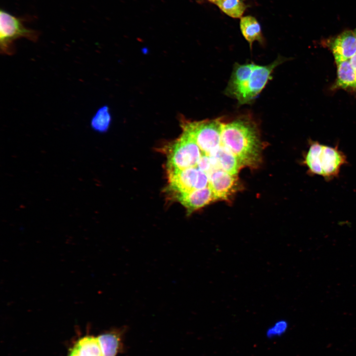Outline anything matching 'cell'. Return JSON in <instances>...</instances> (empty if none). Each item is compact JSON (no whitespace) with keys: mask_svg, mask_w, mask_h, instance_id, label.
<instances>
[{"mask_svg":"<svg viewBox=\"0 0 356 356\" xmlns=\"http://www.w3.org/2000/svg\"><path fill=\"white\" fill-rule=\"evenodd\" d=\"M222 145L236 156L242 166H254L260 160L259 134L255 124L249 119L239 118L223 123Z\"/></svg>","mask_w":356,"mask_h":356,"instance_id":"obj_1","label":"cell"},{"mask_svg":"<svg viewBox=\"0 0 356 356\" xmlns=\"http://www.w3.org/2000/svg\"><path fill=\"white\" fill-rule=\"evenodd\" d=\"M310 142L304 160L309 174L321 176L326 181L336 178L341 167L348 163L346 155L338 146L331 147L313 140Z\"/></svg>","mask_w":356,"mask_h":356,"instance_id":"obj_2","label":"cell"},{"mask_svg":"<svg viewBox=\"0 0 356 356\" xmlns=\"http://www.w3.org/2000/svg\"><path fill=\"white\" fill-rule=\"evenodd\" d=\"M27 19L15 16L5 10L0 11V46L1 53L11 55L15 52L14 42L26 38L33 42L38 40L39 32L25 27Z\"/></svg>","mask_w":356,"mask_h":356,"instance_id":"obj_3","label":"cell"},{"mask_svg":"<svg viewBox=\"0 0 356 356\" xmlns=\"http://www.w3.org/2000/svg\"><path fill=\"white\" fill-rule=\"evenodd\" d=\"M223 123L221 119L182 122L183 131L194 140L204 154L209 155L222 145Z\"/></svg>","mask_w":356,"mask_h":356,"instance_id":"obj_4","label":"cell"},{"mask_svg":"<svg viewBox=\"0 0 356 356\" xmlns=\"http://www.w3.org/2000/svg\"><path fill=\"white\" fill-rule=\"evenodd\" d=\"M167 170H181L195 167L203 154L200 148L186 132L169 146Z\"/></svg>","mask_w":356,"mask_h":356,"instance_id":"obj_5","label":"cell"},{"mask_svg":"<svg viewBox=\"0 0 356 356\" xmlns=\"http://www.w3.org/2000/svg\"><path fill=\"white\" fill-rule=\"evenodd\" d=\"M167 171L170 188L176 196L209 186L207 174L197 167Z\"/></svg>","mask_w":356,"mask_h":356,"instance_id":"obj_6","label":"cell"},{"mask_svg":"<svg viewBox=\"0 0 356 356\" xmlns=\"http://www.w3.org/2000/svg\"><path fill=\"white\" fill-rule=\"evenodd\" d=\"M285 58L278 56L271 63L267 65H255L251 75L236 98L241 104H246L256 98L264 88L275 68L284 61Z\"/></svg>","mask_w":356,"mask_h":356,"instance_id":"obj_7","label":"cell"},{"mask_svg":"<svg viewBox=\"0 0 356 356\" xmlns=\"http://www.w3.org/2000/svg\"><path fill=\"white\" fill-rule=\"evenodd\" d=\"M209 186L216 199H227L236 190V175L220 169L214 170L208 176Z\"/></svg>","mask_w":356,"mask_h":356,"instance_id":"obj_8","label":"cell"},{"mask_svg":"<svg viewBox=\"0 0 356 356\" xmlns=\"http://www.w3.org/2000/svg\"><path fill=\"white\" fill-rule=\"evenodd\" d=\"M329 47L336 62L350 60L356 54V35L354 32L345 31L330 40Z\"/></svg>","mask_w":356,"mask_h":356,"instance_id":"obj_9","label":"cell"},{"mask_svg":"<svg viewBox=\"0 0 356 356\" xmlns=\"http://www.w3.org/2000/svg\"><path fill=\"white\" fill-rule=\"evenodd\" d=\"M176 198L186 209L188 215L217 200L209 186L179 194Z\"/></svg>","mask_w":356,"mask_h":356,"instance_id":"obj_10","label":"cell"},{"mask_svg":"<svg viewBox=\"0 0 356 356\" xmlns=\"http://www.w3.org/2000/svg\"><path fill=\"white\" fill-rule=\"evenodd\" d=\"M255 64L236 63L225 89V93L236 98L249 79Z\"/></svg>","mask_w":356,"mask_h":356,"instance_id":"obj_11","label":"cell"},{"mask_svg":"<svg viewBox=\"0 0 356 356\" xmlns=\"http://www.w3.org/2000/svg\"><path fill=\"white\" fill-rule=\"evenodd\" d=\"M209 155L213 159L217 169L233 175L237 174L242 166L236 156L222 145Z\"/></svg>","mask_w":356,"mask_h":356,"instance_id":"obj_12","label":"cell"},{"mask_svg":"<svg viewBox=\"0 0 356 356\" xmlns=\"http://www.w3.org/2000/svg\"><path fill=\"white\" fill-rule=\"evenodd\" d=\"M337 79L333 88L334 89H356V72L350 60L336 62Z\"/></svg>","mask_w":356,"mask_h":356,"instance_id":"obj_13","label":"cell"},{"mask_svg":"<svg viewBox=\"0 0 356 356\" xmlns=\"http://www.w3.org/2000/svg\"><path fill=\"white\" fill-rule=\"evenodd\" d=\"M239 27L241 34L252 48L254 42L261 44L265 43L261 25L257 18L252 15L242 16L240 18Z\"/></svg>","mask_w":356,"mask_h":356,"instance_id":"obj_14","label":"cell"},{"mask_svg":"<svg viewBox=\"0 0 356 356\" xmlns=\"http://www.w3.org/2000/svg\"><path fill=\"white\" fill-rule=\"evenodd\" d=\"M67 356H103L97 337L87 336L78 340Z\"/></svg>","mask_w":356,"mask_h":356,"instance_id":"obj_15","label":"cell"},{"mask_svg":"<svg viewBox=\"0 0 356 356\" xmlns=\"http://www.w3.org/2000/svg\"><path fill=\"white\" fill-rule=\"evenodd\" d=\"M121 333L115 329L97 337L103 356H116L121 348Z\"/></svg>","mask_w":356,"mask_h":356,"instance_id":"obj_16","label":"cell"},{"mask_svg":"<svg viewBox=\"0 0 356 356\" xmlns=\"http://www.w3.org/2000/svg\"><path fill=\"white\" fill-rule=\"evenodd\" d=\"M215 5L222 12L233 18H241L249 6L243 0H219Z\"/></svg>","mask_w":356,"mask_h":356,"instance_id":"obj_17","label":"cell"},{"mask_svg":"<svg viewBox=\"0 0 356 356\" xmlns=\"http://www.w3.org/2000/svg\"><path fill=\"white\" fill-rule=\"evenodd\" d=\"M111 122V116L107 105L99 108L90 120V127L95 132L103 133L109 129Z\"/></svg>","mask_w":356,"mask_h":356,"instance_id":"obj_18","label":"cell"},{"mask_svg":"<svg viewBox=\"0 0 356 356\" xmlns=\"http://www.w3.org/2000/svg\"><path fill=\"white\" fill-rule=\"evenodd\" d=\"M196 167L206 173L209 176L214 170L218 169L212 158L203 153Z\"/></svg>","mask_w":356,"mask_h":356,"instance_id":"obj_19","label":"cell"},{"mask_svg":"<svg viewBox=\"0 0 356 356\" xmlns=\"http://www.w3.org/2000/svg\"><path fill=\"white\" fill-rule=\"evenodd\" d=\"M287 325V324L285 321H280L277 322L269 332L272 334L281 333L286 329Z\"/></svg>","mask_w":356,"mask_h":356,"instance_id":"obj_20","label":"cell"},{"mask_svg":"<svg viewBox=\"0 0 356 356\" xmlns=\"http://www.w3.org/2000/svg\"><path fill=\"white\" fill-rule=\"evenodd\" d=\"M350 63L356 72V54L350 59Z\"/></svg>","mask_w":356,"mask_h":356,"instance_id":"obj_21","label":"cell"},{"mask_svg":"<svg viewBox=\"0 0 356 356\" xmlns=\"http://www.w3.org/2000/svg\"><path fill=\"white\" fill-rule=\"evenodd\" d=\"M201 1H206L215 4L219 0H199Z\"/></svg>","mask_w":356,"mask_h":356,"instance_id":"obj_22","label":"cell"},{"mask_svg":"<svg viewBox=\"0 0 356 356\" xmlns=\"http://www.w3.org/2000/svg\"><path fill=\"white\" fill-rule=\"evenodd\" d=\"M354 33H355V35H356V29H355Z\"/></svg>","mask_w":356,"mask_h":356,"instance_id":"obj_23","label":"cell"}]
</instances>
